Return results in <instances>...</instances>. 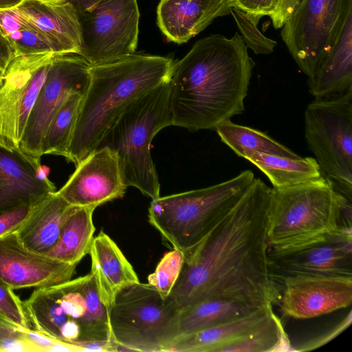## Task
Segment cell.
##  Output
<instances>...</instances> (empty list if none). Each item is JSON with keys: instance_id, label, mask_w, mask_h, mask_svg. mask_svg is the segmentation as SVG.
I'll list each match as a JSON object with an SVG mask.
<instances>
[{"instance_id": "obj_34", "label": "cell", "mask_w": 352, "mask_h": 352, "mask_svg": "<svg viewBox=\"0 0 352 352\" xmlns=\"http://www.w3.org/2000/svg\"><path fill=\"white\" fill-rule=\"evenodd\" d=\"M25 328L0 311V352H36L25 336Z\"/></svg>"}, {"instance_id": "obj_19", "label": "cell", "mask_w": 352, "mask_h": 352, "mask_svg": "<svg viewBox=\"0 0 352 352\" xmlns=\"http://www.w3.org/2000/svg\"><path fill=\"white\" fill-rule=\"evenodd\" d=\"M54 192L53 182L41 180L36 169L21 155L0 147V212L33 206Z\"/></svg>"}, {"instance_id": "obj_38", "label": "cell", "mask_w": 352, "mask_h": 352, "mask_svg": "<svg viewBox=\"0 0 352 352\" xmlns=\"http://www.w3.org/2000/svg\"><path fill=\"white\" fill-rule=\"evenodd\" d=\"M25 336L33 346L36 352H50L58 340L32 329H24Z\"/></svg>"}, {"instance_id": "obj_5", "label": "cell", "mask_w": 352, "mask_h": 352, "mask_svg": "<svg viewBox=\"0 0 352 352\" xmlns=\"http://www.w3.org/2000/svg\"><path fill=\"white\" fill-rule=\"evenodd\" d=\"M254 178L252 170H245L215 185L153 199L148 221L185 256L236 205Z\"/></svg>"}, {"instance_id": "obj_12", "label": "cell", "mask_w": 352, "mask_h": 352, "mask_svg": "<svg viewBox=\"0 0 352 352\" xmlns=\"http://www.w3.org/2000/svg\"><path fill=\"white\" fill-rule=\"evenodd\" d=\"M267 257L278 285L285 278L298 275L352 276L351 227L341 226L304 241L268 246Z\"/></svg>"}, {"instance_id": "obj_2", "label": "cell", "mask_w": 352, "mask_h": 352, "mask_svg": "<svg viewBox=\"0 0 352 352\" xmlns=\"http://www.w3.org/2000/svg\"><path fill=\"white\" fill-rule=\"evenodd\" d=\"M254 65L238 32L197 41L170 74L172 125L190 132L214 130L243 113Z\"/></svg>"}, {"instance_id": "obj_41", "label": "cell", "mask_w": 352, "mask_h": 352, "mask_svg": "<svg viewBox=\"0 0 352 352\" xmlns=\"http://www.w3.org/2000/svg\"><path fill=\"white\" fill-rule=\"evenodd\" d=\"M23 0H0V10L12 9L17 7Z\"/></svg>"}, {"instance_id": "obj_32", "label": "cell", "mask_w": 352, "mask_h": 352, "mask_svg": "<svg viewBox=\"0 0 352 352\" xmlns=\"http://www.w3.org/2000/svg\"><path fill=\"white\" fill-rule=\"evenodd\" d=\"M185 256L178 249L166 252L155 270L148 277V284L154 287L161 296L166 298L171 293L182 272Z\"/></svg>"}, {"instance_id": "obj_33", "label": "cell", "mask_w": 352, "mask_h": 352, "mask_svg": "<svg viewBox=\"0 0 352 352\" xmlns=\"http://www.w3.org/2000/svg\"><path fill=\"white\" fill-rule=\"evenodd\" d=\"M230 13L241 32V36L247 47L256 54H270L273 52L277 43L263 34L257 25L261 19L234 8Z\"/></svg>"}, {"instance_id": "obj_11", "label": "cell", "mask_w": 352, "mask_h": 352, "mask_svg": "<svg viewBox=\"0 0 352 352\" xmlns=\"http://www.w3.org/2000/svg\"><path fill=\"white\" fill-rule=\"evenodd\" d=\"M90 69L78 54H55L19 145L18 154L35 169L41 165L42 142L51 120L72 93H85Z\"/></svg>"}, {"instance_id": "obj_23", "label": "cell", "mask_w": 352, "mask_h": 352, "mask_svg": "<svg viewBox=\"0 0 352 352\" xmlns=\"http://www.w3.org/2000/svg\"><path fill=\"white\" fill-rule=\"evenodd\" d=\"M76 206L68 204L56 192L32 206L24 223L15 231L28 250L45 254L57 243L62 226Z\"/></svg>"}, {"instance_id": "obj_22", "label": "cell", "mask_w": 352, "mask_h": 352, "mask_svg": "<svg viewBox=\"0 0 352 352\" xmlns=\"http://www.w3.org/2000/svg\"><path fill=\"white\" fill-rule=\"evenodd\" d=\"M315 98L340 95L352 89V12L328 54L312 77L307 79Z\"/></svg>"}, {"instance_id": "obj_36", "label": "cell", "mask_w": 352, "mask_h": 352, "mask_svg": "<svg viewBox=\"0 0 352 352\" xmlns=\"http://www.w3.org/2000/svg\"><path fill=\"white\" fill-rule=\"evenodd\" d=\"M280 0H226L228 6L240 10L249 15L270 16L279 4Z\"/></svg>"}, {"instance_id": "obj_7", "label": "cell", "mask_w": 352, "mask_h": 352, "mask_svg": "<svg viewBox=\"0 0 352 352\" xmlns=\"http://www.w3.org/2000/svg\"><path fill=\"white\" fill-rule=\"evenodd\" d=\"M179 311L148 283L122 289L109 311L118 351L162 352L177 335Z\"/></svg>"}, {"instance_id": "obj_27", "label": "cell", "mask_w": 352, "mask_h": 352, "mask_svg": "<svg viewBox=\"0 0 352 352\" xmlns=\"http://www.w3.org/2000/svg\"><path fill=\"white\" fill-rule=\"evenodd\" d=\"M221 142L238 156L245 158L250 153L258 152L289 157L299 155L258 130L239 125L230 120L218 124L214 129Z\"/></svg>"}, {"instance_id": "obj_17", "label": "cell", "mask_w": 352, "mask_h": 352, "mask_svg": "<svg viewBox=\"0 0 352 352\" xmlns=\"http://www.w3.org/2000/svg\"><path fill=\"white\" fill-rule=\"evenodd\" d=\"M16 8L45 37L54 52L80 54L82 28L72 2L23 0Z\"/></svg>"}, {"instance_id": "obj_9", "label": "cell", "mask_w": 352, "mask_h": 352, "mask_svg": "<svg viewBox=\"0 0 352 352\" xmlns=\"http://www.w3.org/2000/svg\"><path fill=\"white\" fill-rule=\"evenodd\" d=\"M82 28L80 56L91 65L135 53L139 34L137 0H70Z\"/></svg>"}, {"instance_id": "obj_21", "label": "cell", "mask_w": 352, "mask_h": 352, "mask_svg": "<svg viewBox=\"0 0 352 352\" xmlns=\"http://www.w3.org/2000/svg\"><path fill=\"white\" fill-rule=\"evenodd\" d=\"M276 316L272 307L193 333L177 336L165 352H218L224 345L265 326Z\"/></svg>"}, {"instance_id": "obj_42", "label": "cell", "mask_w": 352, "mask_h": 352, "mask_svg": "<svg viewBox=\"0 0 352 352\" xmlns=\"http://www.w3.org/2000/svg\"><path fill=\"white\" fill-rule=\"evenodd\" d=\"M50 171V170L48 166L41 164L36 168V174L37 177L43 181L50 180L48 178Z\"/></svg>"}, {"instance_id": "obj_6", "label": "cell", "mask_w": 352, "mask_h": 352, "mask_svg": "<svg viewBox=\"0 0 352 352\" xmlns=\"http://www.w3.org/2000/svg\"><path fill=\"white\" fill-rule=\"evenodd\" d=\"M351 198L336 190L327 179L295 186L271 188L267 238L269 246L292 244L343 226V210Z\"/></svg>"}, {"instance_id": "obj_20", "label": "cell", "mask_w": 352, "mask_h": 352, "mask_svg": "<svg viewBox=\"0 0 352 352\" xmlns=\"http://www.w3.org/2000/svg\"><path fill=\"white\" fill-rule=\"evenodd\" d=\"M89 254L91 259L90 273L95 280L100 299L109 312L117 294L140 280L121 250L103 231L94 237Z\"/></svg>"}, {"instance_id": "obj_16", "label": "cell", "mask_w": 352, "mask_h": 352, "mask_svg": "<svg viewBox=\"0 0 352 352\" xmlns=\"http://www.w3.org/2000/svg\"><path fill=\"white\" fill-rule=\"evenodd\" d=\"M76 265L28 250L16 232L0 236V280L12 289L45 287L68 281Z\"/></svg>"}, {"instance_id": "obj_1", "label": "cell", "mask_w": 352, "mask_h": 352, "mask_svg": "<svg viewBox=\"0 0 352 352\" xmlns=\"http://www.w3.org/2000/svg\"><path fill=\"white\" fill-rule=\"evenodd\" d=\"M271 188L254 180L236 205L188 254L167 298L179 311L210 298L261 307L279 302L268 265L267 226Z\"/></svg>"}, {"instance_id": "obj_18", "label": "cell", "mask_w": 352, "mask_h": 352, "mask_svg": "<svg viewBox=\"0 0 352 352\" xmlns=\"http://www.w3.org/2000/svg\"><path fill=\"white\" fill-rule=\"evenodd\" d=\"M230 13L226 0H162L157 23L167 40L186 43L214 19Z\"/></svg>"}, {"instance_id": "obj_24", "label": "cell", "mask_w": 352, "mask_h": 352, "mask_svg": "<svg viewBox=\"0 0 352 352\" xmlns=\"http://www.w3.org/2000/svg\"><path fill=\"white\" fill-rule=\"evenodd\" d=\"M263 307H268L230 298H208L179 311L177 336L215 326Z\"/></svg>"}, {"instance_id": "obj_40", "label": "cell", "mask_w": 352, "mask_h": 352, "mask_svg": "<svg viewBox=\"0 0 352 352\" xmlns=\"http://www.w3.org/2000/svg\"><path fill=\"white\" fill-rule=\"evenodd\" d=\"M16 56L8 38L0 30V80L12 60Z\"/></svg>"}, {"instance_id": "obj_35", "label": "cell", "mask_w": 352, "mask_h": 352, "mask_svg": "<svg viewBox=\"0 0 352 352\" xmlns=\"http://www.w3.org/2000/svg\"><path fill=\"white\" fill-rule=\"evenodd\" d=\"M0 311L16 324L30 329L26 318L23 304L18 296L0 280Z\"/></svg>"}, {"instance_id": "obj_44", "label": "cell", "mask_w": 352, "mask_h": 352, "mask_svg": "<svg viewBox=\"0 0 352 352\" xmlns=\"http://www.w3.org/2000/svg\"><path fill=\"white\" fill-rule=\"evenodd\" d=\"M160 1H162V0H160Z\"/></svg>"}, {"instance_id": "obj_25", "label": "cell", "mask_w": 352, "mask_h": 352, "mask_svg": "<svg viewBox=\"0 0 352 352\" xmlns=\"http://www.w3.org/2000/svg\"><path fill=\"white\" fill-rule=\"evenodd\" d=\"M96 208L75 206L62 226L57 243L45 255L64 263L78 265L91 249L96 230L93 223Z\"/></svg>"}, {"instance_id": "obj_31", "label": "cell", "mask_w": 352, "mask_h": 352, "mask_svg": "<svg viewBox=\"0 0 352 352\" xmlns=\"http://www.w3.org/2000/svg\"><path fill=\"white\" fill-rule=\"evenodd\" d=\"M289 347L288 337L276 315L265 326L224 345L218 352H272L288 351Z\"/></svg>"}, {"instance_id": "obj_39", "label": "cell", "mask_w": 352, "mask_h": 352, "mask_svg": "<svg viewBox=\"0 0 352 352\" xmlns=\"http://www.w3.org/2000/svg\"><path fill=\"white\" fill-rule=\"evenodd\" d=\"M301 0H280L275 12L270 16L273 27L280 29L293 14Z\"/></svg>"}, {"instance_id": "obj_30", "label": "cell", "mask_w": 352, "mask_h": 352, "mask_svg": "<svg viewBox=\"0 0 352 352\" xmlns=\"http://www.w3.org/2000/svg\"><path fill=\"white\" fill-rule=\"evenodd\" d=\"M0 30L11 43L16 56L54 52L45 37L21 16L16 8L0 10Z\"/></svg>"}, {"instance_id": "obj_15", "label": "cell", "mask_w": 352, "mask_h": 352, "mask_svg": "<svg viewBox=\"0 0 352 352\" xmlns=\"http://www.w3.org/2000/svg\"><path fill=\"white\" fill-rule=\"evenodd\" d=\"M65 185L56 192L76 206H98L122 198L125 185L116 153L100 146L77 166Z\"/></svg>"}, {"instance_id": "obj_8", "label": "cell", "mask_w": 352, "mask_h": 352, "mask_svg": "<svg viewBox=\"0 0 352 352\" xmlns=\"http://www.w3.org/2000/svg\"><path fill=\"white\" fill-rule=\"evenodd\" d=\"M305 137L322 177L352 199V89L310 102L305 112Z\"/></svg>"}, {"instance_id": "obj_14", "label": "cell", "mask_w": 352, "mask_h": 352, "mask_svg": "<svg viewBox=\"0 0 352 352\" xmlns=\"http://www.w3.org/2000/svg\"><path fill=\"white\" fill-rule=\"evenodd\" d=\"M280 283V309L289 318H316L348 307L352 302V276L298 275Z\"/></svg>"}, {"instance_id": "obj_10", "label": "cell", "mask_w": 352, "mask_h": 352, "mask_svg": "<svg viewBox=\"0 0 352 352\" xmlns=\"http://www.w3.org/2000/svg\"><path fill=\"white\" fill-rule=\"evenodd\" d=\"M351 12L352 0H301L285 22L281 38L308 78L333 46Z\"/></svg>"}, {"instance_id": "obj_4", "label": "cell", "mask_w": 352, "mask_h": 352, "mask_svg": "<svg viewBox=\"0 0 352 352\" xmlns=\"http://www.w3.org/2000/svg\"><path fill=\"white\" fill-rule=\"evenodd\" d=\"M170 92L168 78L133 102L99 146L116 153L125 185L151 199L160 197V184L151 145L160 131L172 125Z\"/></svg>"}, {"instance_id": "obj_13", "label": "cell", "mask_w": 352, "mask_h": 352, "mask_svg": "<svg viewBox=\"0 0 352 352\" xmlns=\"http://www.w3.org/2000/svg\"><path fill=\"white\" fill-rule=\"evenodd\" d=\"M55 52L14 58L0 80V147L19 153L30 114Z\"/></svg>"}, {"instance_id": "obj_28", "label": "cell", "mask_w": 352, "mask_h": 352, "mask_svg": "<svg viewBox=\"0 0 352 352\" xmlns=\"http://www.w3.org/2000/svg\"><path fill=\"white\" fill-rule=\"evenodd\" d=\"M23 304L30 327L32 326L34 330L46 336L60 340L62 327L72 321H69L50 287L36 288Z\"/></svg>"}, {"instance_id": "obj_37", "label": "cell", "mask_w": 352, "mask_h": 352, "mask_svg": "<svg viewBox=\"0 0 352 352\" xmlns=\"http://www.w3.org/2000/svg\"><path fill=\"white\" fill-rule=\"evenodd\" d=\"M32 206H21L0 212V236L15 232L26 220Z\"/></svg>"}, {"instance_id": "obj_29", "label": "cell", "mask_w": 352, "mask_h": 352, "mask_svg": "<svg viewBox=\"0 0 352 352\" xmlns=\"http://www.w3.org/2000/svg\"><path fill=\"white\" fill-rule=\"evenodd\" d=\"M85 93L75 91L65 100L51 120L45 133L42 155L66 157Z\"/></svg>"}, {"instance_id": "obj_43", "label": "cell", "mask_w": 352, "mask_h": 352, "mask_svg": "<svg viewBox=\"0 0 352 352\" xmlns=\"http://www.w3.org/2000/svg\"><path fill=\"white\" fill-rule=\"evenodd\" d=\"M51 1H70V0H51Z\"/></svg>"}, {"instance_id": "obj_26", "label": "cell", "mask_w": 352, "mask_h": 352, "mask_svg": "<svg viewBox=\"0 0 352 352\" xmlns=\"http://www.w3.org/2000/svg\"><path fill=\"white\" fill-rule=\"evenodd\" d=\"M245 159L260 169L275 188L304 184L322 177L314 157H289L252 152L246 155Z\"/></svg>"}, {"instance_id": "obj_3", "label": "cell", "mask_w": 352, "mask_h": 352, "mask_svg": "<svg viewBox=\"0 0 352 352\" xmlns=\"http://www.w3.org/2000/svg\"><path fill=\"white\" fill-rule=\"evenodd\" d=\"M173 64L168 57L133 53L91 65L65 158L77 166L97 149L133 102L169 78Z\"/></svg>"}]
</instances>
